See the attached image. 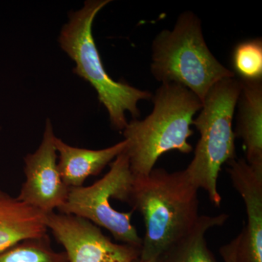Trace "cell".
I'll return each mask as SVG.
<instances>
[{
  "instance_id": "3",
  "label": "cell",
  "mask_w": 262,
  "mask_h": 262,
  "mask_svg": "<svg viewBox=\"0 0 262 262\" xmlns=\"http://www.w3.org/2000/svg\"><path fill=\"white\" fill-rule=\"evenodd\" d=\"M110 0H88L83 8L72 11L58 37L60 47L75 63L74 73L87 81L97 92L100 103L107 110L111 126L122 131L127 126L126 113L140 116L138 103L152 98L149 91L117 82L105 70L93 36V24Z\"/></svg>"
},
{
  "instance_id": "2",
  "label": "cell",
  "mask_w": 262,
  "mask_h": 262,
  "mask_svg": "<svg viewBox=\"0 0 262 262\" xmlns=\"http://www.w3.org/2000/svg\"><path fill=\"white\" fill-rule=\"evenodd\" d=\"M154 108L144 120L134 119L123 130L134 179L151 173L162 155L168 151L188 154L193 148L187 139L193 134L190 128L194 115L203 103L189 90L174 83L162 84L152 96Z\"/></svg>"
},
{
  "instance_id": "9",
  "label": "cell",
  "mask_w": 262,
  "mask_h": 262,
  "mask_svg": "<svg viewBox=\"0 0 262 262\" xmlns=\"http://www.w3.org/2000/svg\"><path fill=\"white\" fill-rule=\"evenodd\" d=\"M232 185L242 196L247 224L239 234L236 262H262V170L244 159L227 163Z\"/></svg>"
},
{
  "instance_id": "10",
  "label": "cell",
  "mask_w": 262,
  "mask_h": 262,
  "mask_svg": "<svg viewBox=\"0 0 262 262\" xmlns=\"http://www.w3.org/2000/svg\"><path fill=\"white\" fill-rule=\"evenodd\" d=\"M55 146L62 180L68 187H80L89 177L98 176L106 165L123 152L127 141L124 139L110 147L94 150L69 145L56 137Z\"/></svg>"
},
{
  "instance_id": "4",
  "label": "cell",
  "mask_w": 262,
  "mask_h": 262,
  "mask_svg": "<svg viewBox=\"0 0 262 262\" xmlns=\"http://www.w3.org/2000/svg\"><path fill=\"white\" fill-rule=\"evenodd\" d=\"M151 58V72L157 80L182 85L202 103L215 84L235 77L210 51L201 20L191 11L179 15L172 30L165 29L155 37Z\"/></svg>"
},
{
  "instance_id": "15",
  "label": "cell",
  "mask_w": 262,
  "mask_h": 262,
  "mask_svg": "<svg viewBox=\"0 0 262 262\" xmlns=\"http://www.w3.org/2000/svg\"><path fill=\"white\" fill-rule=\"evenodd\" d=\"M232 64L241 80H261L262 41L261 38L248 39L234 48Z\"/></svg>"
},
{
  "instance_id": "1",
  "label": "cell",
  "mask_w": 262,
  "mask_h": 262,
  "mask_svg": "<svg viewBox=\"0 0 262 262\" xmlns=\"http://www.w3.org/2000/svg\"><path fill=\"white\" fill-rule=\"evenodd\" d=\"M198 192L185 170L154 168L145 177L134 178L127 204L145 224L140 259L161 258L191 232L200 217Z\"/></svg>"
},
{
  "instance_id": "13",
  "label": "cell",
  "mask_w": 262,
  "mask_h": 262,
  "mask_svg": "<svg viewBox=\"0 0 262 262\" xmlns=\"http://www.w3.org/2000/svg\"><path fill=\"white\" fill-rule=\"evenodd\" d=\"M228 217L225 213L215 216L200 215L191 232L162 256L163 262H216L205 236L210 229L223 225Z\"/></svg>"
},
{
  "instance_id": "5",
  "label": "cell",
  "mask_w": 262,
  "mask_h": 262,
  "mask_svg": "<svg viewBox=\"0 0 262 262\" xmlns=\"http://www.w3.org/2000/svg\"><path fill=\"white\" fill-rule=\"evenodd\" d=\"M241 91V81L235 77L217 82L206 95L201 113L193 120L201 137L185 171L192 184L203 189L216 207L222 202L217 187L221 168L236 158L232 122Z\"/></svg>"
},
{
  "instance_id": "17",
  "label": "cell",
  "mask_w": 262,
  "mask_h": 262,
  "mask_svg": "<svg viewBox=\"0 0 262 262\" xmlns=\"http://www.w3.org/2000/svg\"><path fill=\"white\" fill-rule=\"evenodd\" d=\"M134 262H163V258H157V259L149 260V261H144V260H141L140 258L136 260Z\"/></svg>"
},
{
  "instance_id": "6",
  "label": "cell",
  "mask_w": 262,
  "mask_h": 262,
  "mask_svg": "<svg viewBox=\"0 0 262 262\" xmlns=\"http://www.w3.org/2000/svg\"><path fill=\"white\" fill-rule=\"evenodd\" d=\"M134 177L125 151L118 155L102 179L89 187L70 188L67 201L58 211L89 220L97 227L107 229L117 241L141 248L142 239L131 223L133 211L114 209L110 201L127 203Z\"/></svg>"
},
{
  "instance_id": "7",
  "label": "cell",
  "mask_w": 262,
  "mask_h": 262,
  "mask_svg": "<svg viewBox=\"0 0 262 262\" xmlns=\"http://www.w3.org/2000/svg\"><path fill=\"white\" fill-rule=\"evenodd\" d=\"M46 225L64 248L68 262H134L141 248L115 244L92 222L64 213L46 215Z\"/></svg>"
},
{
  "instance_id": "12",
  "label": "cell",
  "mask_w": 262,
  "mask_h": 262,
  "mask_svg": "<svg viewBox=\"0 0 262 262\" xmlns=\"http://www.w3.org/2000/svg\"><path fill=\"white\" fill-rule=\"evenodd\" d=\"M46 215L0 190V251L24 239L47 234Z\"/></svg>"
},
{
  "instance_id": "14",
  "label": "cell",
  "mask_w": 262,
  "mask_h": 262,
  "mask_svg": "<svg viewBox=\"0 0 262 262\" xmlns=\"http://www.w3.org/2000/svg\"><path fill=\"white\" fill-rule=\"evenodd\" d=\"M0 262H68L65 252L51 247L47 234L20 241L0 251Z\"/></svg>"
},
{
  "instance_id": "11",
  "label": "cell",
  "mask_w": 262,
  "mask_h": 262,
  "mask_svg": "<svg viewBox=\"0 0 262 262\" xmlns=\"http://www.w3.org/2000/svg\"><path fill=\"white\" fill-rule=\"evenodd\" d=\"M239 81L241 91L237 101L238 122L236 133L244 141L248 165L262 170L261 80Z\"/></svg>"
},
{
  "instance_id": "16",
  "label": "cell",
  "mask_w": 262,
  "mask_h": 262,
  "mask_svg": "<svg viewBox=\"0 0 262 262\" xmlns=\"http://www.w3.org/2000/svg\"><path fill=\"white\" fill-rule=\"evenodd\" d=\"M239 236L232 239L229 244L221 247L220 252L224 262H236V253L238 246Z\"/></svg>"
},
{
  "instance_id": "8",
  "label": "cell",
  "mask_w": 262,
  "mask_h": 262,
  "mask_svg": "<svg viewBox=\"0 0 262 262\" xmlns=\"http://www.w3.org/2000/svg\"><path fill=\"white\" fill-rule=\"evenodd\" d=\"M51 120H46L40 145L24 158L26 181L17 199L45 215L64 205L70 192L58 168V153Z\"/></svg>"
}]
</instances>
